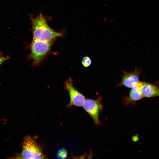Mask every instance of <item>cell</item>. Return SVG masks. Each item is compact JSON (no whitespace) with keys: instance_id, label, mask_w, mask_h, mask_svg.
Returning <instances> with one entry per match:
<instances>
[{"instance_id":"obj_1","label":"cell","mask_w":159,"mask_h":159,"mask_svg":"<svg viewBox=\"0 0 159 159\" xmlns=\"http://www.w3.org/2000/svg\"><path fill=\"white\" fill-rule=\"evenodd\" d=\"M29 16L31 21L33 39L48 42L54 41L57 37L63 36V32H56L50 27L46 17L42 13L36 16L31 14Z\"/></svg>"},{"instance_id":"obj_2","label":"cell","mask_w":159,"mask_h":159,"mask_svg":"<svg viewBox=\"0 0 159 159\" xmlns=\"http://www.w3.org/2000/svg\"><path fill=\"white\" fill-rule=\"evenodd\" d=\"M54 41L43 42L33 39L28 46L30 53L27 58L32 61L33 66L38 65L44 60L49 53Z\"/></svg>"},{"instance_id":"obj_3","label":"cell","mask_w":159,"mask_h":159,"mask_svg":"<svg viewBox=\"0 0 159 159\" xmlns=\"http://www.w3.org/2000/svg\"><path fill=\"white\" fill-rule=\"evenodd\" d=\"M18 157L21 159L46 158L36 140L30 135L24 138L22 150Z\"/></svg>"},{"instance_id":"obj_4","label":"cell","mask_w":159,"mask_h":159,"mask_svg":"<svg viewBox=\"0 0 159 159\" xmlns=\"http://www.w3.org/2000/svg\"><path fill=\"white\" fill-rule=\"evenodd\" d=\"M64 87L68 92L70 105L78 107L82 106L86 99L84 96L78 91L73 85L72 80L69 77L64 82Z\"/></svg>"},{"instance_id":"obj_5","label":"cell","mask_w":159,"mask_h":159,"mask_svg":"<svg viewBox=\"0 0 159 159\" xmlns=\"http://www.w3.org/2000/svg\"><path fill=\"white\" fill-rule=\"evenodd\" d=\"M142 72L141 69L135 68L133 72H128L123 71V74L121 76V82L117 85V87L122 86L128 88H132L135 85L140 84L141 82L139 80V77Z\"/></svg>"},{"instance_id":"obj_6","label":"cell","mask_w":159,"mask_h":159,"mask_svg":"<svg viewBox=\"0 0 159 159\" xmlns=\"http://www.w3.org/2000/svg\"><path fill=\"white\" fill-rule=\"evenodd\" d=\"M100 98L96 100L88 99L86 100L82 107L89 113L94 120L95 123L100 124L99 113L101 109Z\"/></svg>"},{"instance_id":"obj_7","label":"cell","mask_w":159,"mask_h":159,"mask_svg":"<svg viewBox=\"0 0 159 159\" xmlns=\"http://www.w3.org/2000/svg\"><path fill=\"white\" fill-rule=\"evenodd\" d=\"M140 86L143 97L159 96V88L157 86L145 82H141Z\"/></svg>"},{"instance_id":"obj_8","label":"cell","mask_w":159,"mask_h":159,"mask_svg":"<svg viewBox=\"0 0 159 159\" xmlns=\"http://www.w3.org/2000/svg\"><path fill=\"white\" fill-rule=\"evenodd\" d=\"M140 84L132 87L131 89L128 100L130 101H135L143 97L140 89Z\"/></svg>"},{"instance_id":"obj_9","label":"cell","mask_w":159,"mask_h":159,"mask_svg":"<svg viewBox=\"0 0 159 159\" xmlns=\"http://www.w3.org/2000/svg\"><path fill=\"white\" fill-rule=\"evenodd\" d=\"M57 155L59 158L65 159L67 157V151L65 149L61 148L58 150Z\"/></svg>"},{"instance_id":"obj_10","label":"cell","mask_w":159,"mask_h":159,"mask_svg":"<svg viewBox=\"0 0 159 159\" xmlns=\"http://www.w3.org/2000/svg\"><path fill=\"white\" fill-rule=\"evenodd\" d=\"M82 63L84 67H88L91 65L92 63V60L90 57L85 56L82 59Z\"/></svg>"},{"instance_id":"obj_11","label":"cell","mask_w":159,"mask_h":159,"mask_svg":"<svg viewBox=\"0 0 159 159\" xmlns=\"http://www.w3.org/2000/svg\"><path fill=\"white\" fill-rule=\"evenodd\" d=\"M10 58L9 56H6V57L0 56V66L4 61L9 59Z\"/></svg>"}]
</instances>
